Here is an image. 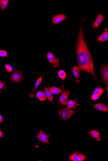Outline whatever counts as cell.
Here are the masks:
<instances>
[{
  "label": "cell",
  "instance_id": "1",
  "mask_svg": "<svg viewBox=\"0 0 108 161\" xmlns=\"http://www.w3.org/2000/svg\"><path fill=\"white\" fill-rule=\"evenodd\" d=\"M76 59L80 71L91 75L96 80L93 62L84 36L83 22L79 28L76 48Z\"/></svg>",
  "mask_w": 108,
  "mask_h": 161
},
{
  "label": "cell",
  "instance_id": "2",
  "mask_svg": "<svg viewBox=\"0 0 108 161\" xmlns=\"http://www.w3.org/2000/svg\"><path fill=\"white\" fill-rule=\"evenodd\" d=\"M58 112L62 120H66L73 116L75 111L67 107L59 110Z\"/></svg>",
  "mask_w": 108,
  "mask_h": 161
},
{
  "label": "cell",
  "instance_id": "3",
  "mask_svg": "<svg viewBox=\"0 0 108 161\" xmlns=\"http://www.w3.org/2000/svg\"><path fill=\"white\" fill-rule=\"evenodd\" d=\"M10 79L13 83H20L24 79L23 74L21 71L15 70L11 73Z\"/></svg>",
  "mask_w": 108,
  "mask_h": 161
},
{
  "label": "cell",
  "instance_id": "4",
  "mask_svg": "<svg viewBox=\"0 0 108 161\" xmlns=\"http://www.w3.org/2000/svg\"><path fill=\"white\" fill-rule=\"evenodd\" d=\"M47 57L48 61L53 65V67L56 68L58 66L60 59L55 58L52 52H49L47 53Z\"/></svg>",
  "mask_w": 108,
  "mask_h": 161
},
{
  "label": "cell",
  "instance_id": "5",
  "mask_svg": "<svg viewBox=\"0 0 108 161\" xmlns=\"http://www.w3.org/2000/svg\"><path fill=\"white\" fill-rule=\"evenodd\" d=\"M67 18L65 14H61L53 16L52 18V24L56 25L61 22H63L65 20L67 19Z\"/></svg>",
  "mask_w": 108,
  "mask_h": 161
},
{
  "label": "cell",
  "instance_id": "6",
  "mask_svg": "<svg viewBox=\"0 0 108 161\" xmlns=\"http://www.w3.org/2000/svg\"><path fill=\"white\" fill-rule=\"evenodd\" d=\"M101 72L102 80L103 82L108 85V65H106L101 66Z\"/></svg>",
  "mask_w": 108,
  "mask_h": 161
},
{
  "label": "cell",
  "instance_id": "7",
  "mask_svg": "<svg viewBox=\"0 0 108 161\" xmlns=\"http://www.w3.org/2000/svg\"><path fill=\"white\" fill-rule=\"evenodd\" d=\"M86 159L85 155L78 152L71 155L69 158L70 160L73 161H83Z\"/></svg>",
  "mask_w": 108,
  "mask_h": 161
},
{
  "label": "cell",
  "instance_id": "8",
  "mask_svg": "<svg viewBox=\"0 0 108 161\" xmlns=\"http://www.w3.org/2000/svg\"><path fill=\"white\" fill-rule=\"evenodd\" d=\"M49 135L44 133L43 132L40 130L38 134L36 136V137L38 139L40 142L47 144H50V143L48 141V138H49Z\"/></svg>",
  "mask_w": 108,
  "mask_h": 161
},
{
  "label": "cell",
  "instance_id": "9",
  "mask_svg": "<svg viewBox=\"0 0 108 161\" xmlns=\"http://www.w3.org/2000/svg\"><path fill=\"white\" fill-rule=\"evenodd\" d=\"M105 89L101 88H96L94 91L93 95L91 96V99L93 100L98 99L103 94Z\"/></svg>",
  "mask_w": 108,
  "mask_h": 161
},
{
  "label": "cell",
  "instance_id": "10",
  "mask_svg": "<svg viewBox=\"0 0 108 161\" xmlns=\"http://www.w3.org/2000/svg\"><path fill=\"white\" fill-rule=\"evenodd\" d=\"M70 94V93L69 91H66L64 92L59 97V100L60 103L62 105L66 106L67 105V98Z\"/></svg>",
  "mask_w": 108,
  "mask_h": 161
},
{
  "label": "cell",
  "instance_id": "11",
  "mask_svg": "<svg viewBox=\"0 0 108 161\" xmlns=\"http://www.w3.org/2000/svg\"><path fill=\"white\" fill-rule=\"evenodd\" d=\"M105 31L96 38V41L99 42L103 43L108 40V31L107 28L105 29Z\"/></svg>",
  "mask_w": 108,
  "mask_h": 161
},
{
  "label": "cell",
  "instance_id": "12",
  "mask_svg": "<svg viewBox=\"0 0 108 161\" xmlns=\"http://www.w3.org/2000/svg\"><path fill=\"white\" fill-rule=\"evenodd\" d=\"M104 19V16L100 13L98 14L97 18H96L94 23L92 26L93 28L98 29L99 27V25L101 24L102 21Z\"/></svg>",
  "mask_w": 108,
  "mask_h": 161
},
{
  "label": "cell",
  "instance_id": "13",
  "mask_svg": "<svg viewBox=\"0 0 108 161\" xmlns=\"http://www.w3.org/2000/svg\"><path fill=\"white\" fill-rule=\"evenodd\" d=\"M94 107L99 111L101 112H108V107L106 105L101 103H99L94 105Z\"/></svg>",
  "mask_w": 108,
  "mask_h": 161
},
{
  "label": "cell",
  "instance_id": "14",
  "mask_svg": "<svg viewBox=\"0 0 108 161\" xmlns=\"http://www.w3.org/2000/svg\"><path fill=\"white\" fill-rule=\"evenodd\" d=\"M43 76H41L37 80L34 88L32 90V92L30 93V96L31 97H33L34 96V94H35V92L36 89L38 88L40 84L42 82Z\"/></svg>",
  "mask_w": 108,
  "mask_h": 161
},
{
  "label": "cell",
  "instance_id": "15",
  "mask_svg": "<svg viewBox=\"0 0 108 161\" xmlns=\"http://www.w3.org/2000/svg\"><path fill=\"white\" fill-rule=\"evenodd\" d=\"M73 75L76 79L79 78L80 75L81 71L78 66L76 65L74 66L72 71Z\"/></svg>",
  "mask_w": 108,
  "mask_h": 161
},
{
  "label": "cell",
  "instance_id": "16",
  "mask_svg": "<svg viewBox=\"0 0 108 161\" xmlns=\"http://www.w3.org/2000/svg\"><path fill=\"white\" fill-rule=\"evenodd\" d=\"M44 92L46 95L47 99L51 103L53 102V94L50 90V88H45Z\"/></svg>",
  "mask_w": 108,
  "mask_h": 161
},
{
  "label": "cell",
  "instance_id": "17",
  "mask_svg": "<svg viewBox=\"0 0 108 161\" xmlns=\"http://www.w3.org/2000/svg\"><path fill=\"white\" fill-rule=\"evenodd\" d=\"M36 97L38 99L41 101H44L46 100L47 97L44 92L42 91H40L37 92L36 94Z\"/></svg>",
  "mask_w": 108,
  "mask_h": 161
},
{
  "label": "cell",
  "instance_id": "18",
  "mask_svg": "<svg viewBox=\"0 0 108 161\" xmlns=\"http://www.w3.org/2000/svg\"><path fill=\"white\" fill-rule=\"evenodd\" d=\"M89 134L90 136L95 138L96 140L100 141L101 139L100 137V134L98 131L94 130H92L89 132Z\"/></svg>",
  "mask_w": 108,
  "mask_h": 161
},
{
  "label": "cell",
  "instance_id": "19",
  "mask_svg": "<svg viewBox=\"0 0 108 161\" xmlns=\"http://www.w3.org/2000/svg\"><path fill=\"white\" fill-rule=\"evenodd\" d=\"M68 107L69 108H76L78 104L75 100H71L67 103Z\"/></svg>",
  "mask_w": 108,
  "mask_h": 161
},
{
  "label": "cell",
  "instance_id": "20",
  "mask_svg": "<svg viewBox=\"0 0 108 161\" xmlns=\"http://www.w3.org/2000/svg\"><path fill=\"white\" fill-rule=\"evenodd\" d=\"M9 1V0H0V7L2 10H4L6 8Z\"/></svg>",
  "mask_w": 108,
  "mask_h": 161
},
{
  "label": "cell",
  "instance_id": "21",
  "mask_svg": "<svg viewBox=\"0 0 108 161\" xmlns=\"http://www.w3.org/2000/svg\"><path fill=\"white\" fill-rule=\"evenodd\" d=\"M50 90L52 94H59V93H61L62 91L60 89L56 87H52L50 88Z\"/></svg>",
  "mask_w": 108,
  "mask_h": 161
},
{
  "label": "cell",
  "instance_id": "22",
  "mask_svg": "<svg viewBox=\"0 0 108 161\" xmlns=\"http://www.w3.org/2000/svg\"><path fill=\"white\" fill-rule=\"evenodd\" d=\"M58 75L60 78L62 80H64L66 78V74L65 72L62 70H60L58 72Z\"/></svg>",
  "mask_w": 108,
  "mask_h": 161
},
{
  "label": "cell",
  "instance_id": "23",
  "mask_svg": "<svg viewBox=\"0 0 108 161\" xmlns=\"http://www.w3.org/2000/svg\"><path fill=\"white\" fill-rule=\"evenodd\" d=\"M0 57H8V52L4 50H0Z\"/></svg>",
  "mask_w": 108,
  "mask_h": 161
},
{
  "label": "cell",
  "instance_id": "24",
  "mask_svg": "<svg viewBox=\"0 0 108 161\" xmlns=\"http://www.w3.org/2000/svg\"><path fill=\"white\" fill-rule=\"evenodd\" d=\"M6 69L8 72H11L13 71L12 67L9 64H6L5 65Z\"/></svg>",
  "mask_w": 108,
  "mask_h": 161
},
{
  "label": "cell",
  "instance_id": "25",
  "mask_svg": "<svg viewBox=\"0 0 108 161\" xmlns=\"http://www.w3.org/2000/svg\"><path fill=\"white\" fill-rule=\"evenodd\" d=\"M6 84L5 82H3L1 80H0V90H6V87L5 86Z\"/></svg>",
  "mask_w": 108,
  "mask_h": 161
},
{
  "label": "cell",
  "instance_id": "26",
  "mask_svg": "<svg viewBox=\"0 0 108 161\" xmlns=\"http://www.w3.org/2000/svg\"><path fill=\"white\" fill-rule=\"evenodd\" d=\"M4 135L3 132L1 130V128H0V138H3Z\"/></svg>",
  "mask_w": 108,
  "mask_h": 161
},
{
  "label": "cell",
  "instance_id": "27",
  "mask_svg": "<svg viewBox=\"0 0 108 161\" xmlns=\"http://www.w3.org/2000/svg\"><path fill=\"white\" fill-rule=\"evenodd\" d=\"M4 121V119L3 117L1 116V115L0 114V124H1V123Z\"/></svg>",
  "mask_w": 108,
  "mask_h": 161
},
{
  "label": "cell",
  "instance_id": "28",
  "mask_svg": "<svg viewBox=\"0 0 108 161\" xmlns=\"http://www.w3.org/2000/svg\"><path fill=\"white\" fill-rule=\"evenodd\" d=\"M107 91L108 92V85H107Z\"/></svg>",
  "mask_w": 108,
  "mask_h": 161
},
{
  "label": "cell",
  "instance_id": "29",
  "mask_svg": "<svg viewBox=\"0 0 108 161\" xmlns=\"http://www.w3.org/2000/svg\"><path fill=\"white\" fill-rule=\"evenodd\" d=\"M1 91H0V93H1Z\"/></svg>",
  "mask_w": 108,
  "mask_h": 161
}]
</instances>
